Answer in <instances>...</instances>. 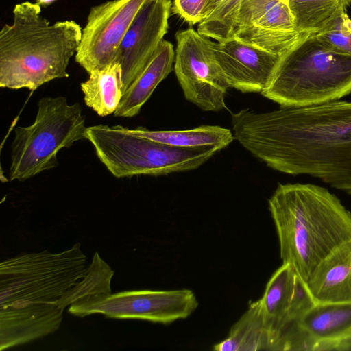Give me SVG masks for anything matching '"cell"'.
<instances>
[{
    "label": "cell",
    "mask_w": 351,
    "mask_h": 351,
    "mask_svg": "<svg viewBox=\"0 0 351 351\" xmlns=\"http://www.w3.org/2000/svg\"><path fill=\"white\" fill-rule=\"evenodd\" d=\"M242 0H223L198 25L197 32L217 42L232 38L233 30Z\"/></svg>",
    "instance_id": "obj_24"
},
{
    "label": "cell",
    "mask_w": 351,
    "mask_h": 351,
    "mask_svg": "<svg viewBox=\"0 0 351 351\" xmlns=\"http://www.w3.org/2000/svg\"><path fill=\"white\" fill-rule=\"evenodd\" d=\"M88 74L80 84L86 105L101 117L114 114L123 95L121 64L115 61Z\"/></svg>",
    "instance_id": "obj_19"
},
{
    "label": "cell",
    "mask_w": 351,
    "mask_h": 351,
    "mask_svg": "<svg viewBox=\"0 0 351 351\" xmlns=\"http://www.w3.org/2000/svg\"><path fill=\"white\" fill-rule=\"evenodd\" d=\"M86 128L79 103L69 104L64 96L42 97L34 123L14 128L10 180L25 181L56 167L58 153L86 140Z\"/></svg>",
    "instance_id": "obj_6"
},
{
    "label": "cell",
    "mask_w": 351,
    "mask_h": 351,
    "mask_svg": "<svg viewBox=\"0 0 351 351\" xmlns=\"http://www.w3.org/2000/svg\"><path fill=\"white\" fill-rule=\"evenodd\" d=\"M306 285L315 302H351V241L326 257Z\"/></svg>",
    "instance_id": "obj_17"
},
{
    "label": "cell",
    "mask_w": 351,
    "mask_h": 351,
    "mask_svg": "<svg viewBox=\"0 0 351 351\" xmlns=\"http://www.w3.org/2000/svg\"><path fill=\"white\" fill-rule=\"evenodd\" d=\"M80 243L59 253L21 254L0 264V308L53 303L86 274Z\"/></svg>",
    "instance_id": "obj_7"
},
{
    "label": "cell",
    "mask_w": 351,
    "mask_h": 351,
    "mask_svg": "<svg viewBox=\"0 0 351 351\" xmlns=\"http://www.w3.org/2000/svg\"><path fill=\"white\" fill-rule=\"evenodd\" d=\"M315 35L328 49L351 56V19L346 12L333 20Z\"/></svg>",
    "instance_id": "obj_25"
},
{
    "label": "cell",
    "mask_w": 351,
    "mask_h": 351,
    "mask_svg": "<svg viewBox=\"0 0 351 351\" xmlns=\"http://www.w3.org/2000/svg\"><path fill=\"white\" fill-rule=\"evenodd\" d=\"M114 271L104 261L98 252H95L87 267L86 275L66 291L56 302L60 308L67 306L82 298L99 293H111V280Z\"/></svg>",
    "instance_id": "obj_23"
},
{
    "label": "cell",
    "mask_w": 351,
    "mask_h": 351,
    "mask_svg": "<svg viewBox=\"0 0 351 351\" xmlns=\"http://www.w3.org/2000/svg\"><path fill=\"white\" fill-rule=\"evenodd\" d=\"M56 0H36V3L39 5L40 7H47L51 5Z\"/></svg>",
    "instance_id": "obj_28"
},
{
    "label": "cell",
    "mask_w": 351,
    "mask_h": 351,
    "mask_svg": "<svg viewBox=\"0 0 351 351\" xmlns=\"http://www.w3.org/2000/svg\"><path fill=\"white\" fill-rule=\"evenodd\" d=\"M268 204L282 263L305 284L326 257L351 241V213L324 187L279 184Z\"/></svg>",
    "instance_id": "obj_2"
},
{
    "label": "cell",
    "mask_w": 351,
    "mask_h": 351,
    "mask_svg": "<svg viewBox=\"0 0 351 351\" xmlns=\"http://www.w3.org/2000/svg\"><path fill=\"white\" fill-rule=\"evenodd\" d=\"M208 0H173L171 10L191 27L206 18Z\"/></svg>",
    "instance_id": "obj_26"
},
{
    "label": "cell",
    "mask_w": 351,
    "mask_h": 351,
    "mask_svg": "<svg viewBox=\"0 0 351 351\" xmlns=\"http://www.w3.org/2000/svg\"><path fill=\"white\" fill-rule=\"evenodd\" d=\"M174 60L173 44L163 39L145 66L125 90L114 115L124 118L137 115L157 86L172 71Z\"/></svg>",
    "instance_id": "obj_18"
},
{
    "label": "cell",
    "mask_w": 351,
    "mask_h": 351,
    "mask_svg": "<svg viewBox=\"0 0 351 351\" xmlns=\"http://www.w3.org/2000/svg\"><path fill=\"white\" fill-rule=\"evenodd\" d=\"M265 97L282 107H305L351 94V56L328 49L315 34L302 35L280 56Z\"/></svg>",
    "instance_id": "obj_4"
},
{
    "label": "cell",
    "mask_w": 351,
    "mask_h": 351,
    "mask_svg": "<svg viewBox=\"0 0 351 351\" xmlns=\"http://www.w3.org/2000/svg\"><path fill=\"white\" fill-rule=\"evenodd\" d=\"M215 351L269 350L260 300L249 303L247 311L231 327L227 338L213 346Z\"/></svg>",
    "instance_id": "obj_21"
},
{
    "label": "cell",
    "mask_w": 351,
    "mask_h": 351,
    "mask_svg": "<svg viewBox=\"0 0 351 351\" xmlns=\"http://www.w3.org/2000/svg\"><path fill=\"white\" fill-rule=\"evenodd\" d=\"M86 140L116 178L161 176L195 169L219 149L215 147H178L135 135L121 125L87 127Z\"/></svg>",
    "instance_id": "obj_5"
},
{
    "label": "cell",
    "mask_w": 351,
    "mask_h": 351,
    "mask_svg": "<svg viewBox=\"0 0 351 351\" xmlns=\"http://www.w3.org/2000/svg\"><path fill=\"white\" fill-rule=\"evenodd\" d=\"M147 0H110L93 6L75 54L88 73L117 61L120 45Z\"/></svg>",
    "instance_id": "obj_11"
},
{
    "label": "cell",
    "mask_w": 351,
    "mask_h": 351,
    "mask_svg": "<svg viewBox=\"0 0 351 351\" xmlns=\"http://www.w3.org/2000/svg\"><path fill=\"white\" fill-rule=\"evenodd\" d=\"M234 139L269 167L351 195V101L232 114Z\"/></svg>",
    "instance_id": "obj_1"
},
{
    "label": "cell",
    "mask_w": 351,
    "mask_h": 351,
    "mask_svg": "<svg viewBox=\"0 0 351 351\" xmlns=\"http://www.w3.org/2000/svg\"><path fill=\"white\" fill-rule=\"evenodd\" d=\"M131 133L178 147H215L219 150L234 139L230 129L218 125H202L186 130H149L143 127L128 128Z\"/></svg>",
    "instance_id": "obj_20"
},
{
    "label": "cell",
    "mask_w": 351,
    "mask_h": 351,
    "mask_svg": "<svg viewBox=\"0 0 351 351\" xmlns=\"http://www.w3.org/2000/svg\"><path fill=\"white\" fill-rule=\"evenodd\" d=\"M12 12V23L0 31V86L34 91L68 77L70 59L81 40L80 25L73 20L51 24L41 15V7L30 1L16 4Z\"/></svg>",
    "instance_id": "obj_3"
},
{
    "label": "cell",
    "mask_w": 351,
    "mask_h": 351,
    "mask_svg": "<svg viewBox=\"0 0 351 351\" xmlns=\"http://www.w3.org/2000/svg\"><path fill=\"white\" fill-rule=\"evenodd\" d=\"M63 311L53 303L0 308V350L56 332L61 326Z\"/></svg>",
    "instance_id": "obj_16"
},
{
    "label": "cell",
    "mask_w": 351,
    "mask_h": 351,
    "mask_svg": "<svg viewBox=\"0 0 351 351\" xmlns=\"http://www.w3.org/2000/svg\"><path fill=\"white\" fill-rule=\"evenodd\" d=\"M199 304L189 289L132 290L84 297L71 304L68 311L79 317L101 314L118 319H140L169 324L189 317Z\"/></svg>",
    "instance_id": "obj_8"
},
{
    "label": "cell",
    "mask_w": 351,
    "mask_h": 351,
    "mask_svg": "<svg viewBox=\"0 0 351 351\" xmlns=\"http://www.w3.org/2000/svg\"><path fill=\"white\" fill-rule=\"evenodd\" d=\"M296 31L316 34L342 14L351 0H287Z\"/></svg>",
    "instance_id": "obj_22"
},
{
    "label": "cell",
    "mask_w": 351,
    "mask_h": 351,
    "mask_svg": "<svg viewBox=\"0 0 351 351\" xmlns=\"http://www.w3.org/2000/svg\"><path fill=\"white\" fill-rule=\"evenodd\" d=\"M259 300L269 350H291L298 320L315 303L306 285L289 264L282 263Z\"/></svg>",
    "instance_id": "obj_10"
},
{
    "label": "cell",
    "mask_w": 351,
    "mask_h": 351,
    "mask_svg": "<svg viewBox=\"0 0 351 351\" xmlns=\"http://www.w3.org/2000/svg\"><path fill=\"white\" fill-rule=\"evenodd\" d=\"M211 47L229 87L242 93L264 91L281 56L233 38Z\"/></svg>",
    "instance_id": "obj_14"
},
{
    "label": "cell",
    "mask_w": 351,
    "mask_h": 351,
    "mask_svg": "<svg viewBox=\"0 0 351 351\" xmlns=\"http://www.w3.org/2000/svg\"><path fill=\"white\" fill-rule=\"evenodd\" d=\"M174 71L184 97L204 111L226 107L229 85L215 59L212 40L189 27L176 32Z\"/></svg>",
    "instance_id": "obj_9"
},
{
    "label": "cell",
    "mask_w": 351,
    "mask_h": 351,
    "mask_svg": "<svg viewBox=\"0 0 351 351\" xmlns=\"http://www.w3.org/2000/svg\"><path fill=\"white\" fill-rule=\"evenodd\" d=\"M302 36L287 0H242L233 38L282 56Z\"/></svg>",
    "instance_id": "obj_12"
},
{
    "label": "cell",
    "mask_w": 351,
    "mask_h": 351,
    "mask_svg": "<svg viewBox=\"0 0 351 351\" xmlns=\"http://www.w3.org/2000/svg\"><path fill=\"white\" fill-rule=\"evenodd\" d=\"M223 0H208V4L206 9V18L215 10V8L223 1Z\"/></svg>",
    "instance_id": "obj_27"
},
{
    "label": "cell",
    "mask_w": 351,
    "mask_h": 351,
    "mask_svg": "<svg viewBox=\"0 0 351 351\" xmlns=\"http://www.w3.org/2000/svg\"><path fill=\"white\" fill-rule=\"evenodd\" d=\"M350 346L351 302H315L297 323L293 350H339Z\"/></svg>",
    "instance_id": "obj_15"
},
{
    "label": "cell",
    "mask_w": 351,
    "mask_h": 351,
    "mask_svg": "<svg viewBox=\"0 0 351 351\" xmlns=\"http://www.w3.org/2000/svg\"><path fill=\"white\" fill-rule=\"evenodd\" d=\"M171 7V0H147L129 27L117 58L122 67L123 93L164 39Z\"/></svg>",
    "instance_id": "obj_13"
}]
</instances>
